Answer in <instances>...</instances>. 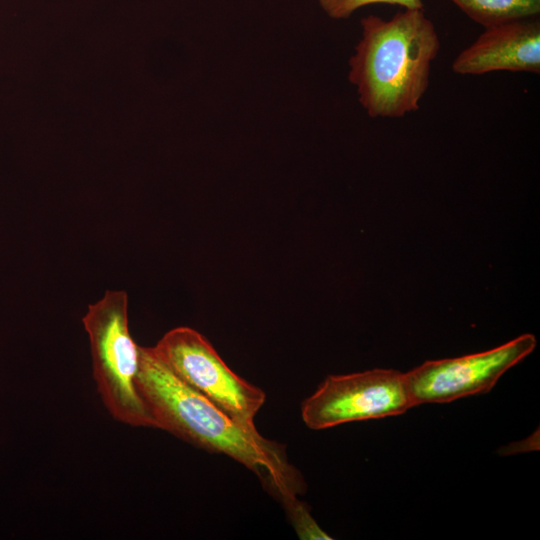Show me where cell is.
I'll return each instance as SVG.
<instances>
[{"label":"cell","mask_w":540,"mask_h":540,"mask_svg":"<svg viewBox=\"0 0 540 540\" xmlns=\"http://www.w3.org/2000/svg\"><path fill=\"white\" fill-rule=\"evenodd\" d=\"M136 384L155 428L241 463L283 506L305 493L304 478L289 461L285 445L243 426L194 391L157 357L152 347L139 346Z\"/></svg>","instance_id":"1"},{"label":"cell","mask_w":540,"mask_h":540,"mask_svg":"<svg viewBox=\"0 0 540 540\" xmlns=\"http://www.w3.org/2000/svg\"><path fill=\"white\" fill-rule=\"evenodd\" d=\"M362 37L349 59V81L371 118L415 112L430 83L440 39L424 9H405L389 20L362 18Z\"/></svg>","instance_id":"2"},{"label":"cell","mask_w":540,"mask_h":540,"mask_svg":"<svg viewBox=\"0 0 540 540\" xmlns=\"http://www.w3.org/2000/svg\"><path fill=\"white\" fill-rule=\"evenodd\" d=\"M82 321L90 341L93 377L106 409L121 423L155 428L136 384L139 345L128 328L127 294L107 291L88 306Z\"/></svg>","instance_id":"3"},{"label":"cell","mask_w":540,"mask_h":540,"mask_svg":"<svg viewBox=\"0 0 540 540\" xmlns=\"http://www.w3.org/2000/svg\"><path fill=\"white\" fill-rule=\"evenodd\" d=\"M152 349L186 385L243 426L256 429L254 418L265 402V393L234 373L198 331L176 327Z\"/></svg>","instance_id":"4"},{"label":"cell","mask_w":540,"mask_h":540,"mask_svg":"<svg viewBox=\"0 0 540 540\" xmlns=\"http://www.w3.org/2000/svg\"><path fill=\"white\" fill-rule=\"evenodd\" d=\"M414 407L404 373L375 368L329 375L301 405L307 427L322 430L340 424L396 416Z\"/></svg>","instance_id":"5"},{"label":"cell","mask_w":540,"mask_h":540,"mask_svg":"<svg viewBox=\"0 0 540 540\" xmlns=\"http://www.w3.org/2000/svg\"><path fill=\"white\" fill-rule=\"evenodd\" d=\"M536 344L534 335L523 334L487 351L425 361L404 373L413 406L489 392L507 370L533 352Z\"/></svg>","instance_id":"6"},{"label":"cell","mask_w":540,"mask_h":540,"mask_svg":"<svg viewBox=\"0 0 540 540\" xmlns=\"http://www.w3.org/2000/svg\"><path fill=\"white\" fill-rule=\"evenodd\" d=\"M460 75L493 71L540 73V20L514 19L486 27L452 63Z\"/></svg>","instance_id":"7"},{"label":"cell","mask_w":540,"mask_h":540,"mask_svg":"<svg viewBox=\"0 0 540 540\" xmlns=\"http://www.w3.org/2000/svg\"><path fill=\"white\" fill-rule=\"evenodd\" d=\"M484 28L502 22L539 16L540 0H451Z\"/></svg>","instance_id":"8"},{"label":"cell","mask_w":540,"mask_h":540,"mask_svg":"<svg viewBox=\"0 0 540 540\" xmlns=\"http://www.w3.org/2000/svg\"><path fill=\"white\" fill-rule=\"evenodd\" d=\"M323 11L333 19H347L357 9L371 4L399 5L405 9H424L422 0H318Z\"/></svg>","instance_id":"9"},{"label":"cell","mask_w":540,"mask_h":540,"mask_svg":"<svg viewBox=\"0 0 540 540\" xmlns=\"http://www.w3.org/2000/svg\"><path fill=\"white\" fill-rule=\"evenodd\" d=\"M286 513L300 539L330 540L312 517L308 506L298 498L284 505Z\"/></svg>","instance_id":"10"}]
</instances>
